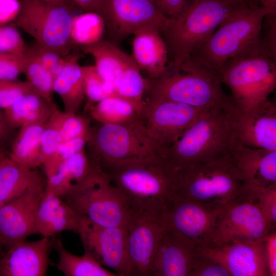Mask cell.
<instances>
[{
    "instance_id": "cell-1",
    "label": "cell",
    "mask_w": 276,
    "mask_h": 276,
    "mask_svg": "<svg viewBox=\"0 0 276 276\" xmlns=\"http://www.w3.org/2000/svg\"><path fill=\"white\" fill-rule=\"evenodd\" d=\"M245 5L243 0H188L160 31L167 49L169 70L177 71L232 11Z\"/></svg>"
},
{
    "instance_id": "cell-2",
    "label": "cell",
    "mask_w": 276,
    "mask_h": 276,
    "mask_svg": "<svg viewBox=\"0 0 276 276\" xmlns=\"http://www.w3.org/2000/svg\"><path fill=\"white\" fill-rule=\"evenodd\" d=\"M248 192L228 155L208 162L173 166L171 194L176 198L226 206L246 196Z\"/></svg>"
},
{
    "instance_id": "cell-3",
    "label": "cell",
    "mask_w": 276,
    "mask_h": 276,
    "mask_svg": "<svg viewBox=\"0 0 276 276\" xmlns=\"http://www.w3.org/2000/svg\"><path fill=\"white\" fill-rule=\"evenodd\" d=\"M234 109L231 103L205 110L163 156L178 167L228 155L237 140Z\"/></svg>"
},
{
    "instance_id": "cell-4",
    "label": "cell",
    "mask_w": 276,
    "mask_h": 276,
    "mask_svg": "<svg viewBox=\"0 0 276 276\" xmlns=\"http://www.w3.org/2000/svg\"><path fill=\"white\" fill-rule=\"evenodd\" d=\"M173 166L162 155L125 163L105 174L123 194L131 216L157 218L171 194Z\"/></svg>"
},
{
    "instance_id": "cell-5",
    "label": "cell",
    "mask_w": 276,
    "mask_h": 276,
    "mask_svg": "<svg viewBox=\"0 0 276 276\" xmlns=\"http://www.w3.org/2000/svg\"><path fill=\"white\" fill-rule=\"evenodd\" d=\"M230 89L234 108L246 111L268 99L276 87V58L260 39L227 59L217 70Z\"/></svg>"
},
{
    "instance_id": "cell-6",
    "label": "cell",
    "mask_w": 276,
    "mask_h": 276,
    "mask_svg": "<svg viewBox=\"0 0 276 276\" xmlns=\"http://www.w3.org/2000/svg\"><path fill=\"white\" fill-rule=\"evenodd\" d=\"M85 151L92 165L105 173L119 165L163 155L143 119L122 124L90 126Z\"/></svg>"
},
{
    "instance_id": "cell-7",
    "label": "cell",
    "mask_w": 276,
    "mask_h": 276,
    "mask_svg": "<svg viewBox=\"0 0 276 276\" xmlns=\"http://www.w3.org/2000/svg\"><path fill=\"white\" fill-rule=\"evenodd\" d=\"M144 99L168 100L201 109L232 103L217 72L186 60L177 71L155 79L147 78Z\"/></svg>"
},
{
    "instance_id": "cell-8",
    "label": "cell",
    "mask_w": 276,
    "mask_h": 276,
    "mask_svg": "<svg viewBox=\"0 0 276 276\" xmlns=\"http://www.w3.org/2000/svg\"><path fill=\"white\" fill-rule=\"evenodd\" d=\"M268 14L261 6L245 5L235 9L188 59L217 72L227 59L260 39L263 19Z\"/></svg>"
},
{
    "instance_id": "cell-9",
    "label": "cell",
    "mask_w": 276,
    "mask_h": 276,
    "mask_svg": "<svg viewBox=\"0 0 276 276\" xmlns=\"http://www.w3.org/2000/svg\"><path fill=\"white\" fill-rule=\"evenodd\" d=\"M63 197L78 213L99 225L126 227L131 218L123 194L97 169Z\"/></svg>"
},
{
    "instance_id": "cell-10",
    "label": "cell",
    "mask_w": 276,
    "mask_h": 276,
    "mask_svg": "<svg viewBox=\"0 0 276 276\" xmlns=\"http://www.w3.org/2000/svg\"><path fill=\"white\" fill-rule=\"evenodd\" d=\"M19 1V13L11 24L32 36L35 42L69 55L73 46L70 35L75 9L40 0Z\"/></svg>"
},
{
    "instance_id": "cell-11",
    "label": "cell",
    "mask_w": 276,
    "mask_h": 276,
    "mask_svg": "<svg viewBox=\"0 0 276 276\" xmlns=\"http://www.w3.org/2000/svg\"><path fill=\"white\" fill-rule=\"evenodd\" d=\"M80 48L93 58L98 72L112 84L117 95L145 106L147 80L131 55L107 39Z\"/></svg>"
},
{
    "instance_id": "cell-12",
    "label": "cell",
    "mask_w": 276,
    "mask_h": 276,
    "mask_svg": "<svg viewBox=\"0 0 276 276\" xmlns=\"http://www.w3.org/2000/svg\"><path fill=\"white\" fill-rule=\"evenodd\" d=\"M98 14L104 20L107 40L117 45L142 29L160 31L168 19L151 0H101Z\"/></svg>"
},
{
    "instance_id": "cell-13",
    "label": "cell",
    "mask_w": 276,
    "mask_h": 276,
    "mask_svg": "<svg viewBox=\"0 0 276 276\" xmlns=\"http://www.w3.org/2000/svg\"><path fill=\"white\" fill-rule=\"evenodd\" d=\"M226 206L204 204L171 195L157 219L165 229L183 235L200 247L208 241Z\"/></svg>"
},
{
    "instance_id": "cell-14",
    "label": "cell",
    "mask_w": 276,
    "mask_h": 276,
    "mask_svg": "<svg viewBox=\"0 0 276 276\" xmlns=\"http://www.w3.org/2000/svg\"><path fill=\"white\" fill-rule=\"evenodd\" d=\"M273 229L249 191L246 196L226 206L208 241L200 247L258 240Z\"/></svg>"
},
{
    "instance_id": "cell-15",
    "label": "cell",
    "mask_w": 276,
    "mask_h": 276,
    "mask_svg": "<svg viewBox=\"0 0 276 276\" xmlns=\"http://www.w3.org/2000/svg\"><path fill=\"white\" fill-rule=\"evenodd\" d=\"M79 214L77 233L84 252L90 255L103 267L113 270L119 276L133 275L127 251L126 227L99 225Z\"/></svg>"
},
{
    "instance_id": "cell-16",
    "label": "cell",
    "mask_w": 276,
    "mask_h": 276,
    "mask_svg": "<svg viewBox=\"0 0 276 276\" xmlns=\"http://www.w3.org/2000/svg\"><path fill=\"white\" fill-rule=\"evenodd\" d=\"M145 101V125L151 137L164 149L176 141L208 109L168 100Z\"/></svg>"
},
{
    "instance_id": "cell-17",
    "label": "cell",
    "mask_w": 276,
    "mask_h": 276,
    "mask_svg": "<svg viewBox=\"0 0 276 276\" xmlns=\"http://www.w3.org/2000/svg\"><path fill=\"white\" fill-rule=\"evenodd\" d=\"M46 179L0 206V243L5 250L35 234L36 215Z\"/></svg>"
},
{
    "instance_id": "cell-18",
    "label": "cell",
    "mask_w": 276,
    "mask_h": 276,
    "mask_svg": "<svg viewBox=\"0 0 276 276\" xmlns=\"http://www.w3.org/2000/svg\"><path fill=\"white\" fill-rule=\"evenodd\" d=\"M198 247L201 253L222 264L231 276H269L263 238Z\"/></svg>"
},
{
    "instance_id": "cell-19",
    "label": "cell",
    "mask_w": 276,
    "mask_h": 276,
    "mask_svg": "<svg viewBox=\"0 0 276 276\" xmlns=\"http://www.w3.org/2000/svg\"><path fill=\"white\" fill-rule=\"evenodd\" d=\"M126 227L127 251L133 275L151 276L165 227L157 218L148 215L131 216Z\"/></svg>"
},
{
    "instance_id": "cell-20",
    "label": "cell",
    "mask_w": 276,
    "mask_h": 276,
    "mask_svg": "<svg viewBox=\"0 0 276 276\" xmlns=\"http://www.w3.org/2000/svg\"><path fill=\"white\" fill-rule=\"evenodd\" d=\"M237 139L245 146L276 150V105L267 99L244 111L234 109Z\"/></svg>"
},
{
    "instance_id": "cell-21",
    "label": "cell",
    "mask_w": 276,
    "mask_h": 276,
    "mask_svg": "<svg viewBox=\"0 0 276 276\" xmlns=\"http://www.w3.org/2000/svg\"><path fill=\"white\" fill-rule=\"evenodd\" d=\"M198 253V245L194 241L165 229L154 257L151 276H189Z\"/></svg>"
},
{
    "instance_id": "cell-22",
    "label": "cell",
    "mask_w": 276,
    "mask_h": 276,
    "mask_svg": "<svg viewBox=\"0 0 276 276\" xmlns=\"http://www.w3.org/2000/svg\"><path fill=\"white\" fill-rule=\"evenodd\" d=\"M228 157L247 188L276 185V150L249 147L237 140Z\"/></svg>"
},
{
    "instance_id": "cell-23",
    "label": "cell",
    "mask_w": 276,
    "mask_h": 276,
    "mask_svg": "<svg viewBox=\"0 0 276 276\" xmlns=\"http://www.w3.org/2000/svg\"><path fill=\"white\" fill-rule=\"evenodd\" d=\"M50 242L42 237L18 242L5 250L0 259V276H44L48 270Z\"/></svg>"
},
{
    "instance_id": "cell-24",
    "label": "cell",
    "mask_w": 276,
    "mask_h": 276,
    "mask_svg": "<svg viewBox=\"0 0 276 276\" xmlns=\"http://www.w3.org/2000/svg\"><path fill=\"white\" fill-rule=\"evenodd\" d=\"M131 56L148 79L158 78L169 71L166 44L156 28H145L133 34Z\"/></svg>"
},
{
    "instance_id": "cell-25",
    "label": "cell",
    "mask_w": 276,
    "mask_h": 276,
    "mask_svg": "<svg viewBox=\"0 0 276 276\" xmlns=\"http://www.w3.org/2000/svg\"><path fill=\"white\" fill-rule=\"evenodd\" d=\"M79 214L62 197L44 192L38 209L35 234L50 238L65 231L77 233Z\"/></svg>"
},
{
    "instance_id": "cell-26",
    "label": "cell",
    "mask_w": 276,
    "mask_h": 276,
    "mask_svg": "<svg viewBox=\"0 0 276 276\" xmlns=\"http://www.w3.org/2000/svg\"><path fill=\"white\" fill-rule=\"evenodd\" d=\"M44 180L36 169L24 167L6 156L0 161V206Z\"/></svg>"
},
{
    "instance_id": "cell-27",
    "label": "cell",
    "mask_w": 276,
    "mask_h": 276,
    "mask_svg": "<svg viewBox=\"0 0 276 276\" xmlns=\"http://www.w3.org/2000/svg\"><path fill=\"white\" fill-rule=\"evenodd\" d=\"M78 54H72L63 70L55 79L54 91L60 97L63 111L77 113L85 99L82 66Z\"/></svg>"
},
{
    "instance_id": "cell-28",
    "label": "cell",
    "mask_w": 276,
    "mask_h": 276,
    "mask_svg": "<svg viewBox=\"0 0 276 276\" xmlns=\"http://www.w3.org/2000/svg\"><path fill=\"white\" fill-rule=\"evenodd\" d=\"M95 170L85 149L66 159L55 173L46 178L45 190L63 197L73 186L82 182Z\"/></svg>"
},
{
    "instance_id": "cell-29",
    "label": "cell",
    "mask_w": 276,
    "mask_h": 276,
    "mask_svg": "<svg viewBox=\"0 0 276 276\" xmlns=\"http://www.w3.org/2000/svg\"><path fill=\"white\" fill-rule=\"evenodd\" d=\"M56 106L36 95L31 93L17 100L3 110L9 126L19 128L22 126L34 123H46Z\"/></svg>"
},
{
    "instance_id": "cell-30",
    "label": "cell",
    "mask_w": 276,
    "mask_h": 276,
    "mask_svg": "<svg viewBox=\"0 0 276 276\" xmlns=\"http://www.w3.org/2000/svg\"><path fill=\"white\" fill-rule=\"evenodd\" d=\"M46 123L31 124L20 127L12 144L9 157L29 169H35L42 166L41 138Z\"/></svg>"
},
{
    "instance_id": "cell-31",
    "label": "cell",
    "mask_w": 276,
    "mask_h": 276,
    "mask_svg": "<svg viewBox=\"0 0 276 276\" xmlns=\"http://www.w3.org/2000/svg\"><path fill=\"white\" fill-rule=\"evenodd\" d=\"M145 107L129 99L114 95L94 105L88 113L97 123L122 124L143 119Z\"/></svg>"
},
{
    "instance_id": "cell-32",
    "label": "cell",
    "mask_w": 276,
    "mask_h": 276,
    "mask_svg": "<svg viewBox=\"0 0 276 276\" xmlns=\"http://www.w3.org/2000/svg\"><path fill=\"white\" fill-rule=\"evenodd\" d=\"M58 260L55 266L66 276H117L105 269L87 253L79 256L72 254L63 246L61 241H55Z\"/></svg>"
},
{
    "instance_id": "cell-33",
    "label": "cell",
    "mask_w": 276,
    "mask_h": 276,
    "mask_svg": "<svg viewBox=\"0 0 276 276\" xmlns=\"http://www.w3.org/2000/svg\"><path fill=\"white\" fill-rule=\"evenodd\" d=\"M105 27L102 16L94 12H85L74 15L71 30V41L73 46L82 47L103 39Z\"/></svg>"
},
{
    "instance_id": "cell-34",
    "label": "cell",
    "mask_w": 276,
    "mask_h": 276,
    "mask_svg": "<svg viewBox=\"0 0 276 276\" xmlns=\"http://www.w3.org/2000/svg\"><path fill=\"white\" fill-rule=\"evenodd\" d=\"M23 74L34 93L48 102L53 103L54 78L28 48Z\"/></svg>"
},
{
    "instance_id": "cell-35",
    "label": "cell",
    "mask_w": 276,
    "mask_h": 276,
    "mask_svg": "<svg viewBox=\"0 0 276 276\" xmlns=\"http://www.w3.org/2000/svg\"><path fill=\"white\" fill-rule=\"evenodd\" d=\"M48 121L58 130L62 142L87 135L91 126L88 118L61 111L56 106Z\"/></svg>"
},
{
    "instance_id": "cell-36",
    "label": "cell",
    "mask_w": 276,
    "mask_h": 276,
    "mask_svg": "<svg viewBox=\"0 0 276 276\" xmlns=\"http://www.w3.org/2000/svg\"><path fill=\"white\" fill-rule=\"evenodd\" d=\"M82 68L84 93L86 99L84 110L88 112L97 103L117 95L112 84L101 76L94 65L82 66Z\"/></svg>"
},
{
    "instance_id": "cell-37",
    "label": "cell",
    "mask_w": 276,
    "mask_h": 276,
    "mask_svg": "<svg viewBox=\"0 0 276 276\" xmlns=\"http://www.w3.org/2000/svg\"><path fill=\"white\" fill-rule=\"evenodd\" d=\"M88 137V134L61 142L42 165L46 178L55 173L66 159L85 150Z\"/></svg>"
},
{
    "instance_id": "cell-38",
    "label": "cell",
    "mask_w": 276,
    "mask_h": 276,
    "mask_svg": "<svg viewBox=\"0 0 276 276\" xmlns=\"http://www.w3.org/2000/svg\"><path fill=\"white\" fill-rule=\"evenodd\" d=\"M28 48L50 72L54 80L63 70L72 56V54L64 56L57 50L36 42Z\"/></svg>"
},
{
    "instance_id": "cell-39",
    "label": "cell",
    "mask_w": 276,
    "mask_h": 276,
    "mask_svg": "<svg viewBox=\"0 0 276 276\" xmlns=\"http://www.w3.org/2000/svg\"><path fill=\"white\" fill-rule=\"evenodd\" d=\"M27 50L17 27L12 24L0 26V54L24 55Z\"/></svg>"
},
{
    "instance_id": "cell-40",
    "label": "cell",
    "mask_w": 276,
    "mask_h": 276,
    "mask_svg": "<svg viewBox=\"0 0 276 276\" xmlns=\"http://www.w3.org/2000/svg\"><path fill=\"white\" fill-rule=\"evenodd\" d=\"M262 213L274 227L276 223V185L248 188Z\"/></svg>"
},
{
    "instance_id": "cell-41",
    "label": "cell",
    "mask_w": 276,
    "mask_h": 276,
    "mask_svg": "<svg viewBox=\"0 0 276 276\" xmlns=\"http://www.w3.org/2000/svg\"><path fill=\"white\" fill-rule=\"evenodd\" d=\"M31 93L33 92L26 81L0 80V109L3 110Z\"/></svg>"
},
{
    "instance_id": "cell-42",
    "label": "cell",
    "mask_w": 276,
    "mask_h": 276,
    "mask_svg": "<svg viewBox=\"0 0 276 276\" xmlns=\"http://www.w3.org/2000/svg\"><path fill=\"white\" fill-rule=\"evenodd\" d=\"M189 276H231V274L222 264L199 250L192 263Z\"/></svg>"
},
{
    "instance_id": "cell-43",
    "label": "cell",
    "mask_w": 276,
    "mask_h": 276,
    "mask_svg": "<svg viewBox=\"0 0 276 276\" xmlns=\"http://www.w3.org/2000/svg\"><path fill=\"white\" fill-rule=\"evenodd\" d=\"M26 54H0V80H17L23 74Z\"/></svg>"
},
{
    "instance_id": "cell-44",
    "label": "cell",
    "mask_w": 276,
    "mask_h": 276,
    "mask_svg": "<svg viewBox=\"0 0 276 276\" xmlns=\"http://www.w3.org/2000/svg\"><path fill=\"white\" fill-rule=\"evenodd\" d=\"M61 142L62 141L59 131L48 121L41 138V153L43 164L54 153Z\"/></svg>"
},
{
    "instance_id": "cell-45",
    "label": "cell",
    "mask_w": 276,
    "mask_h": 276,
    "mask_svg": "<svg viewBox=\"0 0 276 276\" xmlns=\"http://www.w3.org/2000/svg\"><path fill=\"white\" fill-rule=\"evenodd\" d=\"M260 41L276 58V13L268 14L265 16L262 26Z\"/></svg>"
},
{
    "instance_id": "cell-46",
    "label": "cell",
    "mask_w": 276,
    "mask_h": 276,
    "mask_svg": "<svg viewBox=\"0 0 276 276\" xmlns=\"http://www.w3.org/2000/svg\"><path fill=\"white\" fill-rule=\"evenodd\" d=\"M265 255L269 276H276V232L271 230L264 238Z\"/></svg>"
},
{
    "instance_id": "cell-47",
    "label": "cell",
    "mask_w": 276,
    "mask_h": 276,
    "mask_svg": "<svg viewBox=\"0 0 276 276\" xmlns=\"http://www.w3.org/2000/svg\"><path fill=\"white\" fill-rule=\"evenodd\" d=\"M20 9L19 0H0V26L13 22Z\"/></svg>"
},
{
    "instance_id": "cell-48",
    "label": "cell",
    "mask_w": 276,
    "mask_h": 276,
    "mask_svg": "<svg viewBox=\"0 0 276 276\" xmlns=\"http://www.w3.org/2000/svg\"><path fill=\"white\" fill-rule=\"evenodd\" d=\"M166 17L174 16L181 11L188 0H151Z\"/></svg>"
},
{
    "instance_id": "cell-49",
    "label": "cell",
    "mask_w": 276,
    "mask_h": 276,
    "mask_svg": "<svg viewBox=\"0 0 276 276\" xmlns=\"http://www.w3.org/2000/svg\"><path fill=\"white\" fill-rule=\"evenodd\" d=\"M75 4L85 12L98 13L101 0H73Z\"/></svg>"
},
{
    "instance_id": "cell-50",
    "label": "cell",
    "mask_w": 276,
    "mask_h": 276,
    "mask_svg": "<svg viewBox=\"0 0 276 276\" xmlns=\"http://www.w3.org/2000/svg\"><path fill=\"white\" fill-rule=\"evenodd\" d=\"M11 129L6 121L3 110L2 111L0 109V142L5 141L8 137Z\"/></svg>"
},
{
    "instance_id": "cell-51",
    "label": "cell",
    "mask_w": 276,
    "mask_h": 276,
    "mask_svg": "<svg viewBox=\"0 0 276 276\" xmlns=\"http://www.w3.org/2000/svg\"><path fill=\"white\" fill-rule=\"evenodd\" d=\"M50 4L59 5L73 9L79 8L73 0H40Z\"/></svg>"
},
{
    "instance_id": "cell-52",
    "label": "cell",
    "mask_w": 276,
    "mask_h": 276,
    "mask_svg": "<svg viewBox=\"0 0 276 276\" xmlns=\"http://www.w3.org/2000/svg\"><path fill=\"white\" fill-rule=\"evenodd\" d=\"M258 3L270 13H276V0H258Z\"/></svg>"
},
{
    "instance_id": "cell-53",
    "label": "cell",
    "mask_w": 276,
    "mask_h": 276,
    "mask_svg": "<svg viewBox=\"0 0 276 276\" xmlns=\"http://www.w3.org/2000/svg\"><path fill=\"white\" fill-rule=\"evenodd\" d=\"M247 5L250 6H260L258 0H243Z\"/></svg>"
},
{
    "instance_id": "cell-54",
    "label": "cell",
    "mask_w": 276,
    "mask_h": 276,
    "mask_svg": "<svg viewBox=\"0 0 276 276\" xmlns=\"http://www.w3.org/2000/svg\"><path fill=\"white\" fill-rule=\"evenodd\" d=\"M5 249L3 245L0 243V259L3 256L5 253Z\"/></svg>"
},
{
    "instance_id": "cell-55",
    "label": "cell",
    "mask_w": 276,
    "mask_h": 276,
    "mask_svg": "<svg viewBox=\"0 0 276 276\" xmlns=\"http://www.w3.org/2000/svg\"><path fill=\"white\" fill-rule=\"evenodd\" d=\"M6 155H7V154H6L5 151L0 147V158H2Z\"/></svg>"
},
{
    "instance_id": "cell-56",
    "label": "cell",
    "mask_w": 276,
    "mask_h": 276,
    "mask_svg": "<svg viewBox=\"0 0 276 276\" xmlns=\"http://www.w3.org/2000/svg\"><path fill=\"white\" fill-rule=\"evenodd\" d=\"M7 156V155H6ZM4 156V157H5ZM4 157H2V158H0V161L2 159H3Z\"/></svg>"
},
{
    "instance_id": "cell-57",
    "label": "cell",
    "mask_w": 276,
    "mask_h": 276,
    "mask_svg": "<svg viewBox=\"0 0 276 276\" xmlns=\"http://www.w3.org/2000/svg\"></svg>"
}]
</instances>
